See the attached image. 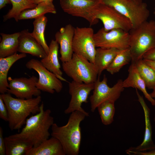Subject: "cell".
<instances>
[{
    "label": "cell",
    "mask_w": 155,
    "mask_h": 155,
    "mask_svg": "<svg viewBox=\"0 0 155 155\" xmlns=\"http://www.w3.org/2000/svg\"><path fill=\"white\" fill-rule=\"evenodd\" d=\"M152 92L150 94L151 96L153 98H155V86L153 89Z\"/></svg>",
    "instance_id": "74e56055"
},
{
    "label": "cell",
    "mask_w": 155,
    "mask_h": 155,
    "mask_svg": "<svg viewBox=\"0 0 155 155\" xmlns=\"http://www.w3.org/2000/svg\"><path fill=\"white\" fill-rule=\"evenodd\" d=\"M12 5V8L8 12L3 16V21L13 18L16 21L19 20L20 13L24 10L28 9H32L37 5L31 0H10Z\"/></svg>",
    "instance_id": "484cf974"
},
{
    "label": "cell",
    "mask_w": 155,
    "mask_h": 155,
    "mask_svg": "<svg viewBox=\"0 0 155 155\" xmlns=\"http://www.w3.org/2000/svg\"><path fill=\"white\" fill-rule=\"evenodd\" d=\"M154 122H155V112L154 117Z\"/></svg>",
    "instance_id": "ab89813d"
},
{
    "label": "cell",
    "mask_w": 155,
    "mask_h": 155,
    "mask_svg": "<svg viewBox=\"0 0 155 155\" xmlns=\"http://www.w3.org/2000/svg\"><path fill=\"white\" fill-rule=\"evenodd\" d=\"M50 109L44 110L43 102L40 104V111L26 120L25 126L21 131L10 135L19 139L36 147L49 138V129L54 123Z\"/></svg>",
    "instance_id": "6da1fadb"
},
{
    "label": "cell",
    "mask_w": 155,
    "mask_h": 155,
    "mask_svg": "<svg viewBox=\"0 0 155 155\" xmlns=\"http://www.w3.org/2000/svg\"><path fill=\"white\" fill-rule=\"evenodd\" d=\"M138 101L141 105L144 113L145 124V131L143 140L136 147H131L126 151V153L131 155L138 151L147 150L155 146L152 139V128L150 119V109L145 103L143 96H141L136 89Z\"/></svg>",
    "instance_id": "2e32d148"
},
{
    "label": "cell",
    "mask_w": 155,
    "mask_h": 155,
    "mask_svg": "<svg viewBox=\"0 0 155 155\" xmlns=\"http://www.w3.org/2000/svg\"><path fill=\"white\" fill-rule=\"evenodd\" d=\"M134 0L139 3H142L143 2V0Z\"/></svg>",
    "instance_id": "f35d334b"
},
{
    "label": "cell",
    "mask_w": 155,
    "mask_h": 155,
    "mask_svg": "<svg viewBox=\"0 0 155 155\" xmlns=\"http://www.w3.org/2000/svg\"><path fill=\"white\" fill-rule=\"evenodd\" d=\"M115 102L113 100H107L100 103L97 107L102 122L104 125H110L113 121L115 111Z\"/></svg>",
    "instance_id": "f546056e"
},
{
    "label": "cell",
    "mask_w": 155,
    "mask_h": 155,
    "mask_svg": "<svg viewBox=\"0 0 155 155\" xmlns=\"http://www.w3.org/2000/svg\"><path fill=\"white\" fill-rule=\"evenodd\" d=\"M119 51L115 48L96 49L94 64L98 69V77L110 65Z\"/></svg>",
    "instance_id": "7402d4cb"
},
{
    "label": "cell",
    "mask_w": 155,
    "mask_h": 155,
    "mask_svg": "<svg viewBox=\"0 0 155 155\" xmlns=\"http://www.w3.org/2000/svg\"><path fill=\"white\" fill-rule=\"evenodd\" d=\"M99 0H60V6L65 12L73 16L83 18L90 25L96 24L98 20L92 10Z\"/></svg>",
    "instance_id": "7c38bea8"
},
{
    "label": "cell",
    "mask_w": 155,
    "mask_h": 155,
    "mask_svg": "<svg viewBox=\"0 0 155 155\" xmlns=\"http://www.w3.org/2000/svg\"><path fill=\"white\" fill-rule=\"evenodd\" d=\"M145 62L155 71V60L143 59Z\"/></svg>",
    "instance_id": "e575fe53"
},
{
    "label": "cell",
    "mask_w": 155,
    "mask_h": 155,
    "mask_svg": "<svg viewBox=\"0 0 155 155\" xmlns=\"http://www.w3.org/2000/svg\"><path fill=\"white\" fill-rule=\"evenodd\" d=\"M69 83V93L71 98L69 106L64 111V113L68 114L78 111L84 114L86 117L89 116V113L86 112L81 106L83 103L87 102L88 96L94 89V83L86 84L73 80Z\"/></svg>",
    "instance_id": "5bb4252c"
},
{
    "label": "cell",
    "mask_w": 155,
    "mask_h": 155,
    "mask_svg": "<svg viewBox=\"0 0 155 155\" xmlns=\"http://www.w3.org/2000/svg\"><path fill=\"white\" fill-rule=\"evenodd\" d=\"M11 3L10 0H0V9H1L8 4Z\"/></svg>",
    "instance_id": "d590c367"
},
{
    "label": "cell",
    "mask_w": 155,
    "mask_h": 155,
    "mask_svg": "<svg viewBox=\"0 0 155 155\" xmlns=\"http://www.w3.org/2000/svg\"><path fill=\"white\" fill-rule=\"evenodd\" d=\"M34 3L36 4H38V3L42 2L48 1L50 2H53V0H31Z\"/></svg>",
    "instance_id": "8d00e7d4"
},
{
    "label": "cell",
    "mask_w": 155,
    "mask_h": 155,
    "mask_svg": "<svg viewBox=\"0 0 155 155\" xmlns=\"http://www.w3.org/2000/svg\"><path fill=\"white\" fill-rule=\"evenodd\" d=\"M154 13H155V7H154Z\"/></svg>",
    "instance_id": "60d3db41"
},
{
    "label": "cell",
    "mask_w": 155,
    "mask_h": 155,
    "mask_svg": "<svg viewBox=\"0 0 155 155\" xmlns=\"http://www.w3.org/2000/svg\"><path fill=\"white\" fill-rule=\"evenodd\" d=\"M4 140L6 155H26L33 146L29 143L10 136Z\"/></svg>",
    "instance_id": "d4e9b609"
},
{
    "label": "cell",
    "mask_w": 155,
    "mask_h": 155,
    "mask_svg": "<svg viewBox=\"0 0 155 155\" xmlns=\"http://www.w3.org/2000/svg\"><path fill=\"white\" fill-rule=\"evenodd\" d=\"M0 118L4 121L8 122V116L7 110L5 104L0 95Z\"/></svg>",
    "instance_id": "4dcf8cb0"
},
{
    "label": "cell",
    "mask_w": 155,
    "mask_h": 155,
    "mask_svg": "<svg viewBox=\"0 0 155 155\" xmlns=\"http://www.w3.org/2000/svg\"><path fill=\"white\" fill-rule=\"evenodd\" d=\"M128 71L127 77L123 82V87H132L139 90L152 104L155 106V100L147 92L145 83L139 74L134 63L131 62Z\"/></svg>",
    "instance_id": "ac0fdd59"
},
{
    "label": "cell",
    "mask_w": 155,
    "mask_h": 155,
    "mask_svg": "<svg viewBox=\"0 0 155 155\" xmlns=\"http://www.w3.org/2000/svg\"><path fill=\"white\" fill-rule=\"evenodd\" d=\"M86 117L84 113L75 111L71 113L65 125L59 126L54 123L51 126V135L60 141L65 155L79 154L81 140L80 125Z\"/></svg>",
    "instance_id": "7a4b0ae2"
},
{
    "label": "cell",
    "mask_w": 155,
    "mask_h": 155,
    "mask_svg": "<svg viewBox=\"0 0 155 155\" xmlns=\"http://www.w3.org/2000/svg\"><path fill=\"white\" fill-rule=\"evenodd\" d=\"M20 32L18 52L29 54L41 59L46 56L47 54L43 48L28 30Z\"/></svg>",
    "instance_id": "e0dca14e"
},
{
    "label": "cell",
    "mask_w": 155,
    "mask_h": 155,
    "mask_svg": "<svg viewBox=\"0 0 155 155\" xmlns=\"http://www.w3.org/2000/svg\"><path fill=\"white\" fill-rule=\"evenodd\" d=\"M123 82L122 80H119L113 87H110L108 85L107 79L105 75L101 81L98 77L94 82L93 94L90 98L91 111L94 112L98 105L104 101H116L124 90Z\"/></svg>",
    "instance_id": "ba28073f"
},
{
    "label": "cell",
    "mask_w": 155,
    "mask_h": 155,
    "mask_svg": "<svg viewBox=\"0 0 155 155\" xmlns=\"http://www.w3.org/2000/svg\"><path fill=\"white\" fill-rule=\"evenodd\" d=\"M48 20L44 15L35 19L33 22L34 29L31 33L33 37L42 46L47 55L49 47L46 41L44 35Z\"/></svg>",
    "instance_id": "4316f807"
},
{
    "label": "cell",
    "mask_w": 155,
    "mask_h": 155,
    "mask_svg": "<svg viewBox=\"0 0 155 155\" xmlns=\"http://www.w3.org/2000/svg\"><path fill=\"white\" fill-rule=\"evenodd\" d=\"M38 79L32 75L29 78H8L9 86L7 93L12 94L17 98L29 99L33 96H40L41 90L36 86Z\"/></svg>",
    "instance_id": "4fadbf2b"
},
{
    "label": "cell",
    "mask_w": 155,
    "mask_h": 155,
    "mask_svg": "<svg viewBox=\"0 0 155 155\" xmlns=\"http://www.w3.org/2000/svg\"><path fill=\"white\" fill-rule=\"evenodd\" d=\"M132 155H155V146L147 150L135 152Z\"/></svg>",
    "instance_id": "d6a6232c"
},
{
    "label": "cell",
    "mask_w": 155,
    "mask_h": 155,
    "mask_svg": "<svg viewBox=\"0 0 155 155\" xmlns=\"http://www.w3.org/2000/svg\"><path fill=\"white\" fill-rule=\"evenodd\" d=\"M94 39L96 47L98 48L121 50L129 47V32L120 29L106 31L102 28L94 33Z\"/></svg>",
    "instance_id": "30bf717a"
},
{
    "label": "cell",
    "mask_w": 155,
    "mask_h": 155,
    "mask_svg": "<svg viewBox=\"0 0 155 155\" xmlns=\"http://www.w3.org/2000/svg\"><path fill=\"white\" fill-rule=\"evenodd\" d=\"M0 95L7 110L8 122L11 130L19 131L30 115L36 114L40 111L42 100L40 96L31 99H24L14 98L7 93Z\"/></svg>",
    "instance_id": "3957f363"
},
{
    "label": "cell",
    "mask_w": 155,
    "mask_h": 155,
    "mask_svg": "<svg viewBox=\"0 0 155 155\" xmlns=\"http://www.w3.org/2000/svg\"><path fill=\"white\" fill-rule=\"evenodd\" d=\"M94 34V30L91 27L75 28L72 48L73 53L83 56L94 64L96 47Z\"/></svg>",
    "instance_id": "9c48e42d"
},
{
    "label": "cell",
    "mask_w": 155,
    "mask_h": 155,
    "mask_svg": "<svg viewBox=\"0 0 155 155\" xmlns=\"http://www.w3.org/2000/svg\"><path fill=\"white\" fill-rule=\"evenodd\" d=\"M143 59L155 60V48L148 51L144 55Z\"/></svg>",
    "instance_id": "836d02e7"
},
{
    "label": "cell",
    "mask_w": 155,
    "mask_h": 155,
    "mask_svg": "<svg viewBox=\"0 0 155 155\" xmlns=\"http://www.w3.org/2000/svg\"><path fill=\"white\" fill-rule=\"evenodd\" d=\"M25 53H17L11 56L0 58V93L1 94L7 93L9 86L7 74L12 65L18 60L25 57Z\"/></svg>",
    "instance_id": "44dd1931"
},
{
    "label": "cell",
    "mask_w": 155,
    "mask_h": 155,
    "mask_svg": "<svg viewBox=\"0 0 155 155\" xmlns=\"http://www.w3.org/2000/svg\"><path fill=\"white\" fill-rule=\"evenodd\" d=\"M26 66L29 69L34 70L38 74L39 78L36 86L40 90L51 94L61 91L63 86L61 80L46 69L40 61L31 59L26 63Z\"/></svg>",
    "instance_id": "8fae6325"
},
{
    "label": "cell",
    "mask_w": 155,
    "mask_h": 155,
    "mask_svg": "<svg viewBox=\"0 0 155 155\" xmlns=\"http://www.w3.org/2000/svg\"><path fill=\"white\" fill-rule=\"evenodd\" d=\"M49 51L46 56L41 59L40 61L48 70L55 74L61 80L67 82L63 78V72L58 58L59 44L55 40H52L49 46Z\"/></svg>",
    "instance_id": "d6986e66"
},
{
    "label": "cell",
    "mask_w": 155,
    "mask_h": 155,
    "mask_svg": "<svg viewBox=\"0 0 155 155\" xmlns=\"http://www.w3.org/2000/svg\"><path fill=\"white\" fill-rule=\"evenodd\" d=\"M131 61L129 48L119 50L106 70L111 74H113L118 72L124 66Z\"/></svg>",
    "instance_id": "f1b7e54d"
},
{
    "label": "cell",
    "mask_w": 155,
    "mask_h": 155,
    "mask_svg": "<svg viewBox=\"0 0 155 155\" xmlns=\"http://www.w3.org/2000/svg\"><path fill=\"white\" fill-rule=\"evenodd\" d=\"M62 145L56 138L52 136L36 147H33L26 155H65Z\"/></svg>",
    "instance_id": "ffe728a7"
},
{
    "label": "cell",
    "mask_w": 155,
    "mask_h": 155,
    "mask_svg": "<svg viewBox=\"0 0 155 155\" xmlns=\"http://www.w3.org/2000/svg\"><path fill=\"white\" fill-rule=\"evenodd\" d=\"M3 135V130L2 127H0V155H6L4 138Z\"/></svg>",
    "instance_id": "1f68e13d"
},
{
    "label": "cell",
    "mask_w": 155,
    "mask_h": 155,
    "mask_svg": "<svg viewBox=\"0 0 155 155\" xmlns=\"http://www.w3.org/2000/svg\"><path fill=\"white\" fill-rule=\"evenodd\" d=\"M134 63L139 74L145 83L146 87L153 89L155 86V71L147 65L143 59Z\"/></svg>",
    "instance_id": "83f0119b"
},
{
    "label": "cell",
    "mask_w": 155,
    "mask_h": 155,
    "mask_svg": "<svg viewBox=\"0 0 155 155\" xmlns=\"http://www.w3.org/2000/svg\"><path fill=\"white\" fill-rule=\"evenodd\" d=\"M62 67L65 73L76 82L94 83L98 76V69L94 63L74 53L70 60L62 62Z\"/></svg>",
    "instance_id": "5b68a950"
},
{
    "label": "cell",
    "mask_w": 155,
    "mask_h": 155,
    "mask_svg": "<svg viewBox=\"0 0 155 155\" xmlns=\"http://www.w3.org/2000/svg\"><path fill=\"white\" fill-rule=\"evenodd\" d=\"M100 2L114 8L130 21L132 28L147 20L150 11L147 4L134 0H99Z\"/></svg>",
    "instance_id": "8992f818"
},
{
    "label": "cell",
    "mask_w": 155,
    "mask_h": 155,
    "mask_svg": "<svg viewBox=\"0 0 155 155\" xmlns=\"http://www.w3.org/2000/svg\"><path fill=\"white\" fill-rule=\"evenodd\" d=\"M131 62L143 59L144 54L155 48V21H146L129 32Z\"/></svg>",
    "instance_id": "277c9868"
},
{
    "label": "cell",
    "mask_w": 155,
    "mask_h": 155,
    "mask_svg": "<svg viewBox=\"0 0 155 155\" xmlns=\"http://www.w3.org/2000/svg\"><path fill=\"white\" fill-rule=\"evenodd\" d=\"M56 10L52 2L44 1L37 4L34 8L25 9L20 14L19 20L38 18L46 13L55 14Z\"/></svg>",
    "instance_id": "cb8c5ba5"
},
{
    "label": "cell",
    "mask_w": 155,
    "mask_h": 155,
    "mask_svg": "<svg viewBox=\"0 0 155 155\" xmlns=\"http://www.w3.org/2000/svg\"><path fill=\"white\" fill-rule=\"evenodd\" d=\"M20 32L11 34L1 33L2 40L0 43V58L12 55L18 52Z\"/></svg>",
    "instance_id": "603a6c76"
},
{
    "label": "cell",
    "mask_w": 155,
    "mask_h": 155,
    "mask_svg": "<svg viewBox=\"0 0 155 155\" xmlns=\"http://www.w3.org/2000/svg\"><path fill=\"white\" fill-rule=\"evenodd\" d=\"M94 17L102 22L103 28L106 31L120 29L129 32L132 28L129 20L113 7L99 2L93 8Z\"/></svg>",
    "instance_id": "52a82bcc"
},
{
    "label": "cell",
    "mask_w": 155,
    "mask_h": 155,
    "mask_svg": "<svg viewBox=\"0 0 155 155\" xmlns=\"http://www.w3.org/2000/svg\"><path fill=\"white\" fill-rule=\"evenodd\" d=\"M74 30L75 28L71 25L68 24L61 28L55 34V40L60 46L59 59L62 62L68 61L72 57Z\"/></svg>",
    "instance_id": "9a60e30c"
}]
</instances>
